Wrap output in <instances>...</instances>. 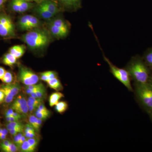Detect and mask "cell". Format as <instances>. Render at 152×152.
<instances>
[{"instance_id": "43", "label": "cell", "mask_w": 152, "mask_h": 152, "mask_svg": "<svg viewBox=\"0 0 152 152\" xmlns=\"http://www.w3.org/2000/svg\"><path fill=\"white\" fill-rule=\"evenodd\" d=\"M25 91H26V93L27 94H28L30 95L34 91H33V90H30L28 88H27L26 87V90H25Z\"/></svg>"}, {"instance_id": "12", "label": "cell", "mask_w": 152, "mask_h": 152, "mask_svg": "<svg viewBox=\"0 0 152 152\" xmlns=\"http://www.w3.org/2000/svg\"><path fill=\"white\" fill-rule=\"evenodd\" d=\"M38 4L42 7L45 9L56 16L60 12L59 5L54 0H44Z\"/></svg>"}, {"instance_id": "10", "label": "cell", "mask_w": 152, "mask_h": 152, "mask_svg": "<svg viewBox=\"0 0 152 152\" xmlns=\"http://www.w3.org/2000/svg\"><path fill=\"white\" fill-rule=\"evenodd\" d=\"M0 88L4 91L5 95V102L10 104L13 101L14 97L18 94L20 90L18 84L12 83L8 84H3Z\"/></svg>"}, {"instance_id": "44", "label": "cell", "mask_w": 152, "mask_h": 152, "mask_svg": "<svg viewBox=\"0 0 152 152\" xmlns=\"http://www.w3.org/2000/svg\"><path fill=\"white\" fill-rule=\"evenodd\" d=\"M8 0H0V8L2 7Z\"/></svg>"}, {"instance_id": "48", "label": "cell", "mask_w": 152, "mask_h": 152, "mask_svg": "<svg viewBox=\"0 0 152 152\" xmlns=\"http://www.w3.org/2000/svg\"><path fill=\"white\" fill-rule=\"evenodd\" d=\"M148 114L149 115L150 118H151V119L152 121V110Z\"/></svg>"}, {"instance_id": "32", "label": "cell", "mask_w": 152, "mask_h": 152, "mask_svg": "<svg viewBox=\"0 0 152 152\" xmlns=\"http://www.w3.org/2000/svg\"><path fill=\"white\" fill-rule=\"evenodd\" d=\"M44 86L42 83L39 84H35L32 85H30V86H26V87L30 90H33V91H35L36 90L40 88V87Z\"/></svg>"}, {"instance_id": "17", "label": "cell", "mask_w": 152, "mask_h": 152, "mask_svg": "<svg viewBox=\"0 0 152 152\" xmlns=\"http://www.w3.org/2000/svg\"><path fill=\"white\" fill-rule=\"evenodd\" d=\"M64 97V95L59 92L52 94L49 98V104L51 107H54L59 102L61 98Z\"/></svg>"}, {"instance_id": "42", "label": "cell", "mask_w": 152, "mask_h": 152, "mask_svg": "<svg viewBox=\"0 0 152 152\" xmlns=\"http://www.w3.org/2000/svg\"><path fill=\"white\" fill-rule=\"evenodd\" d=\"M25 1H27L30 2H33L39 4L41 3V2L43 1L44 0H25Z\"/></svg>"}, {"instance_id": "36", "label": "cell", "mask_w": 152, "mask_h": 152, "mask_svg": "<svg viewBox=\"0 0 152 152\" xmlns=\"http://www.w3.org/2000/svg\"><path fill=\"white\" fill-rule=\"evenodd\" d=\"M37 110L43 112H50L49 111V110H48V109L42 103L40 104L39 105L37 108Z\"/></svg>"}, {"instance_id": "4", "label": "cell", "mask_w": 152, "mask_h": 152, "mask_svg": "<svg viewBox=\"0 0 152 152\" xmlns=\"http://www.w3.org/2000/svg\"><path fill=\"white\" fill-rule=\"evenodd\" d=\"M55 17L49 20L48 31L53 37L57 39L66 38L70 31V24L62 17Z\"/></svg>"}, {"instance_id": "30", "label": "cell", "mask_w": 152, "mask_h": 152, "mask_svg": "<svg viewBox=\"0 0 152 152\" xmlns=\"http://www.w3.org/2000/svg\"><path fill=\"white\" fill-rule=\"evenodd\" d=\"M34 128L30 124H27L25 126L24 129V133L30 132H35Z\"/></svg>"}, {"instance_id": "8", "label": "cell", "mask_w": 152, "mask_h": 152, "mask_svg": "<svg viewBox=\"0 0 152 152\" xmlns=\"http://www.w3.org/2000/svg\"><path fill=\"white\" fill-rule=\"evenodd\" d=\"M18 79L22 83L28 86L36 84L39 78L31 69L21 65L19 68Z\"/></svg>"}, {"instance_id": "25", "label": "cell", "mask_w": 152, "mask_h": 152, "mask_svg": "<svg viewBox=\"0 0 152 152\" xmlns=\"http://www.w3.org/2000/svg\"><path fill=\"white\" fill-rule=\"evenodd\" d=\"M29 121L30 124L34 128L35 130L38 131L39 130V127L38 126V118L34 115H31L29 117Z\"/></svg>"}, {"instance_id": "29", "label": "cell", "mask_w": 152, "mask_h": 152, "mask_svg": "<svg viewBox=\"0 0 152 152\" xmlns=\"http://www.w3.org/2000/svg\"><path fill=\"white\" fill-rule=\"evenodd\" d=\"M28 99L31 102H32L36 106H39L40 104H42V100L40 99H36V98H33L32 97L30 96L29 97Z\"/></svg>"}, {"instance_id": "15", "label": "cell", "mask_w": 152, "mask_h": 152, "mask_svg": "<svg viewBox=\"0 0 152 152\" xmlns=\"http://www.w3.org/2000/svg\"><path fill=\"white\" fill-rule=\"evenodd\" d=\"M26 48L24 45H16L10 48L8 52L19 59L24 54Z\"/></svg>"}, {"instance_id": "22", "label": "cell", "mask_w": 152, "mask_h": 152, "mask_svg": "<svg viewBox=\"0 0 152 152\" xmlns=\"http://www.w3.org/2000/svg\"><path fill=\"white\" fill-rule=\"evenodd\" d=\"M25 126L20 121L12 122H8L6 126V127L8 130L10 131L13 129H18V128H23L24 129Z\"/></svg>"}, {"instance_id": "11", "label": "cell", "mask_w": 152, "mask_h": 152, "mask_svg": "<svg viewBox=\"0 0 152 152\" xmlns=\"http://www.w3.org/2000/svg\"><path fill=\"white\" fill-rule=\"evenodd\" d=\"M11 108L22 115H26L28 113L27 101L23 96L19 95L12 104Z\"/></svg>"}, {"instance_id": "34", "label": "cell", "mask_w": 152, "mask_h": 152, "mask_svg": "<svg viewBox=\"0 0 152 152\" xmlns=\"http://www.w3.org/2000/svg\"><path fill=\"white\" fill-rule=\"evenodd\" d=\"M46 72L49 80L57 77V73L54 71H46Z\"/></svg>"}, {"instance_id": "3", "label": "cell", "mask_w": 152, "mask_h": 152, "mask_svg": "<svg viewBox=\"0 0 152 152\" xmlns=\"http://www.w3.org/2000/svg\"><path fill=\"white\" fill-rule=\"evenodd\" d=\"M134 91L137 101L148 114L152 110V85L150 83H134Z\"/></svg>"}, {"instance_id": "7", "label": "cell", "mask_w": 152, "mask_h": 152, "mask_svg": "<svg viewBox=\"0 0 152 152\" xmlns=\"http://www.w3.org/2000/svg\"><path fill=\"white\" fill-rule=\"evenodd\" d=\"M41 22L38 18L30 15H24L20 17L18 22L19 29L28 31L40 27Z\"/></svg>"}, {"instance_id": "13", "label": "cell", "mask_w": 152, "mask_h": 152, "mask_svg": "<svg viewBox=\"0 0 152 152\" xmlns=\"http://www.w3.org/2000/svg\"><path fill=\"white\" fill-rule=\"evenodd\" d=\"M58 4L68 10H77L81 7L82 0H58Z\"/></svg>"}, {"instance_id": "35", "label": "cell", "mask_w": 152, "mask_h": 152, "mask_svg": "<svg viewBox=\"0 0 152 152\" xmlns=\"http://www.w3.org/2000/svg\"><path fill=\"white\" fill-rule=\"evenodd\" d=\"M5 95L4 91L0 88V104L5 102Z\"/></svg>"}, {"instance_id": "24", "label": "cell", "mask_w": 152, "mask_h": 152, "mask_svg": "<svg viewBox=\"0 0 152 152\" xmlns=\"http://www.w3.org/2000/svg\"><path fill=\"white\" fill-rule=\"evenodd\" d=\"M50 112H45L39 110H36L35 112V115L38 118L42 120L46 119L50 115Z\"/></svg>"}, {"instance_id": "46", "label": "cell", "mask_w": 152, "mask_h": 152, "mask_svg": "<svg viewBox=\"0 0 152 152\" xmlns=\"http://www.w3.org/2000/svg\"><path fill=\"white\" fill-rule=\"evenodd\" d=\"M42 123V120L38 118V126L39 129L41 127Z\"/></svg>"}, {"instance_id": "40", "label": "cell", "mask_w": 152, "mask_h": 152, "mask_svg": "<svg viewBox=\"0 0 152 152\" xmlns=\"http://www.w3.org/2000/svg\"><path fill=\"white\" fill-rule=\"evenodd\" d=\"M37 109V107L34 106H28V112L32 113L34 111H36V110Z\"/></svg>"}, {"instance_id": "37", "label": "cell", "mask_w": 152, "mask_h": 152, "mask_svg": "<svg viewBox=\"0 0 152 152\" xmlns=\"http://www.w3.org/2000/svg\"><path fill=\"white\" fill-rule=\"evenodd\" d=\"M6 120L8 122H17L19 121V119L15 118L13 116H11L9 117H6Z\"/></svg>"}, {"instance_id": "45", "label": "cell", "mask_w": 152, "mask_h": 152, "mask_svg": "<svg viewBox=\"0 0 152 152\" xmlns=\"http://www.w3.org/2000/svg\"><path fill=\"white\" fill-rule=\"evenodd\" d=\"M30 96L32 97L33 98H36V99H39V98H38L37 95V94H36L35 91L33 92L30 95Z\"/></svg>"}, {"instance_id": "27", "label": "cell", "mask_w": 152, "mask_h": 152, "mask_svg": "<svg viewBox=\"0 0 152 152\" xmlns=\"http://www.w3.org/2000/svg\"><path fill=\"white\" fill-rule=\"evenodd\" d=\"M27 141L30 144V145L32 148L33 150L34 151L39 144V140L37 138L35 137L31 138H28Z\"/></svg>"}, {"instance_id": "33", "label": "cell", "mask_w": 152, "mask_h": 152, "mask_svg": "<svg viewBox=\"0 0 152 152\" xmlns=\"http://www.w3.org/2000/svg\"><path fill=\"white\" fill-rule=\"evenodd\" d=\"M40 78L41 80L46 82L49 80V79L46 72H43L40 74Z\"/></svg>"}, {"instance_id": "38", "label": "cell", "mask_w": 152, "mask_h": 152, "mask_svg": "<svg viewBox=\"0 0 152 152\" xmlns=\"http://www.w3.org/2000/svg\"><path fill=\"white\" fill-rule=\"evenodd\" d=\"M6 71L5 69L2 66H0V80H2L5 74Z\"/></svg>"}, {"instance_id": "5", "label": "cell", "mask_w": 152, "mask_h": 152, "mask_svg": "<svg viewBox=\"0 0 152 152\" xmlns=\"http://www.w3.org/2000/svg\"><path fill=\"white\" fill-rule=\"evenodd\" d=\"M104 60L107 63L110 68L111 72L113 75L118 80L125 86L129 91L133 92L134 91L132 85H131V78L129 73L125 69L118 67L114 65L110 61V60L103 54Z\"/></svg>"}, {"instance_id": "39", "label": "cell", "mask_w": 152, "mask_h": 152, "mask_svg": "<svg viewBox=\"0 0 152 152\" xmlns=\"http://www.w3.org/2000/svg\"><path fill=\"white\" fill-rule=\"evenodd\" d=\"M14 111H15L11 108L10 109L7 110V111H6L5 113V117H9L12 116L13 114L14 113Z\"/></svg>"}, {"instance_id": "41", "label": "cell", "mask_w": 152, "mask_h": 152, "mask_svg": "<svg viewBox=\"0 0 152 152\" xmlns=\"http://www.w3.org/2000/svg\"><path fill=\"white\" fill-rule=\"evenodd\" d=\"M27 138L24 135L23 136V137H22L21 139L20 140V145H19V148H20V146L21 145H22V144L24 142L26 141L27 140Z\"/></svg>"}, {"instance_id": "28", "label": "cell", "mask_w": 152, "mask_h": 152, "mask_svg": "<svg viewBox=\"0 0 152 152\" xmlns=\"http://www.w3.org/2000/svg\"><path fill=\"white\" fill-rule=\"evenodd\" d=\"M11 141L9 140H5L2 141L0 143V150L3 152H4L6 149L10 145L12 142Z\"/></svg>"}, {"instance_id": "26", "label": "cell", "mask_w": 152, "mask_h": 152, "mask_svg": "<svg viewBox=\"0 0 152 152\" xmlns=\"http://www.w3.org/2000/svg\"><path fill=\"white\" fill-rule=\"evenodd\" d=\"M35 92L37 95L38 98L42 100L46 95V90L44 86L37 89L35 91Z\"/></svg>"}, {"instance_id": "21", "label": "cell", "mask_w": 152, "mask_h": 152, "mask_svg": "<svg viewBox=\"0 0 152 152\" xmlns=\"http://www.w3.org/2000/svg\"><path fill=\"white\" fill-rule=\"evenodd\" d=\"M1 81L5 84L12 83L14 81V76L12 72L9 71H6Z\"/></svg>"}, {"instance_id": "9", "label": "cell", "mask_w": 152, "mask_h": 152, "mask_svg": "<svg viewBox=\"0 0 152 152\" xmlns=\"http://www.w3.org/2000/svg\"><path fill=\"white\" fill-rule=\"evenodd\" d=\"M34 3L30 2L25 0H11L9 4L10 9L15 12L23 13L35 7Z\"/></svg>"}, {"instance_id": "14", "label": "cell", "mask_w": 152, "mask_h": 152, "mask_svg": "<svg viewBox=\"0 0 152 152\" xmlns=\"http://www.w3.org/2000/svg\"><path fill=\"white\" fill-rule=\"evenodd\" d=\"M34 11L39 18L44 20H49L55 16L53 14L39 5L38 4L34 7Z\"/></svg>"}, {"instance_id": "1", "label": "cell", "mask_w": 152, "mask_h": 152, "mask_svg": "<svg viewBox=\"0 0 152 152\" xmlns=\"http://www.w3.org/2000/svg\"><path fill=\"white\" fill-rule=\"evenodd\" d=\"M52 36L48 30L41 27L28 31L23 35L22 41L33 51H40L50 43Z\"/></svg>"}, {"instance_id": "16", "label": "cell", "mask_w": 152, "mask_h": 152, "mask_svg": "<svg viewBox=\"0 0 152 152\" xmlns=\"http://www.w3.org/2000/svg\"><path fill=\"white\" fill-rule=\"evenodd\" d=\"M18 59L10 52L4 55L2 58V63L4 64L12 67L17 63Z\"/></svg>"}, {"instance_id": "18", "label": "cell", "mask_w": 152, "mask_h": 152, "mask_svg": "<svg viewBox=\"0 0 152 152\" xmlns=\"http://www.w3.org/2000/svg\"><path fill=\"white\" fill-rule=\"evenodd\" d=\"M47 83L51 88L56 90L57 91H61L63 89L62 85L59 80L57 77L49 80Z\"/></svg>"}, {"instance_id": "47", "label": "cell", "mask_w": 152, "mask_h": 152, "mask_svg": "<svg viewBox=\"0 0 152 152\" xmlns=\"http://www.w3.org/2000/svg\"><path fill=\"white\" fill-rule=\"evenodd\" d=\"M148 83L152 85V73L151 74V76H150Z\"/></svg>"}, {"instance_id": "6", "label": "cell", "mask_w": 152, "mask_h": 152, "mask_svg": "<svg viewBox=\"0 0 152 152\" xmlns=\"http://www.w3.org/2000/svg\"><path fill=\"white\" fill-rule=\"evenodd\" d=\"M15 28L12 20L7 14L0 13V36L5 38L14 37Z\"/></svg>"}, {"instance_id": "20", "label": "cell", "mask_w": 152, "mask_h": 152, "mask_svg": "<svg viewBox=\"0 0 152 152\" xmlns=\"http://www.w3.org/2000/svg\"><path fill=\"white\" fill-rule=\"evenodd\" d=\"M68 104L66 102H59L55 105V108L58 113H63L67 110Z\"/></svg>"}, {"instance_id": "31", "label": "cell", "mask_w": 152, "mask_h": 152, "mask_svg": "<svg viewBox=\"0 0 152 152\" xmlns=\"http://www.w3.org/2000/svg\"><path fill=\"white\" fill-rule=\"evenodd\" d=\"M24 129L23 128H18V129H13L9 131V133L12 136H14L17 134L18 133L20 132H23Z\"/></svg>"}, {"instance_id": "2", "label": "cell", "mask_w": 152, "mask_h": 152, "mask_svg": "<svg viewBox=\"0 0 152 152\" xmlns=\"http://www.w3.org/2000/svg\"><path fill=\"white\" fill-rule=\"evenodd\" d=\"M131 80L137 83H148L151 70L147 65L142 57L138 55L133 57L125 67Z\"/></svg>"}, {"instance_id": "23", "label": "cell", "mask_w": 152, "mask_h": 152, "mask_svg": "<svg viewBox=\"0 0 152 152\" xmlns=\"http://www.w3.org/2000/svg\"><path fill=\"white\" fill-rule=\"evenodd\" d=\"M19 150H20L21 152H33L34 151L31 146L30 145V144L29 143L27 140L21 145L20 146L19 148Z\"/></svg>"}, {"instance_id": "19", "label": "cell", "mask_w": 152, "mask_h": 152, "mask_svg": "<svg viewBox=\"0 0 152 152\" xmlns=\"http://www.w3.org/2000/svg\"><path fill=\"white\" fill-rule=\"evenodd\" d=\"M144 61L152 72V48L148 49L142 57Z\"/></svg>"}]
</instances>
